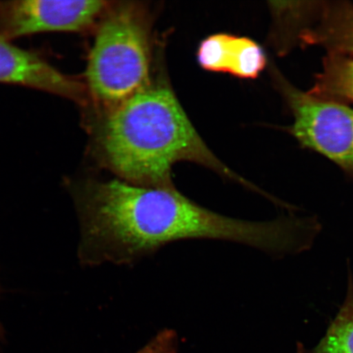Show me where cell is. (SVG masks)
Wrapping results in <instances>:
<instances>
[{"label": "cell", "instance_id": "cell-1", "mask_svg": "<svg viewBox=\"0 0 353 353\" xmlns=\"http://www.w3.org/2000/svg\"><path fill=\"white\" fill-rule=\"evenodd\" d=\"M81 225L79 258L85 266H131L163 247L187 240L239 243L281 255L310 246L305 219L250 222L216 213L174 188L88 179L70 188Z\"/></svg>", "mask_w": 353, "mask_h": 353}, {"label": "cell", "instance_id": "cell-2", "mask_svg": "<svg viewBox=\"0 0 353 353\" xmlns=\"http://www.w3.org/2000/svg\"><path fill=\"white\" fill-rule=\"evenodd\" d=\"M98 143L101 165L137 186L174 188V165L191 161L263 194L210 151L165 86L149 85L105 114Z\"/></svg>", "mask_w": 353, "mask_h": 353}, {"label": "cell", "instance_id": "cell-3", "mask_svg": "<svg viewBox=\"0 0 353 353\" xmlns=\"http://www.w3.org/2000/svg\"><path fill=\"white\" fill-rule=\"evenodd\" d=\"M110 6L101 17L85 72L86 88L107 114L149 86L151 28L143 7Z\"/></svg>", "mask_w": 353, "mask_h": 353}, {"label": "cell", "instance_id": "cell-4", "mask_svg": "<svg viewBox=\"0 0 353 353\" xmlns=\"http://www.w3.org/2000/svg\"><path fill=\"white\" fill-rule=\"evenodd\" d=\"M292 108L294 136L353 175V110L285 87Z\"/></svg>", "mask_w": 353, "mask_h": 353}, {"label": "cell", "instance_id": "cell-5", "mask_svg": "<svg viewBox=\"0 0 353 353\" xmlns=\"http://www.w3.org/2000/svg\"><path fill=\"white\" fill-rule=\"evenodd\" d=\"M112 3L100 0L0 1V37L48 32H82L101 19Z\"/></svg>", "mask_w": 353, "mask_h": 353}, {"label": "cell", "instance_id": "cell-6", "mask_svg": "<svg viewBox=\"0 0 353 353\" xmlns=\"http://www.w3.org/2000/svg\"><path fill=\"white\" fill-rule=\"evenodd\" d=\"M0 83L51 92L81 104L87 101V88L82 83L61 72L41 56L1 37Z\"/></svg>", "mask_w": 353, "mask_h": 353}, {"label": "cell", "instance_id": "cell-7", "mask_svg": "<svg viewBox=\"0 0 353 353\" xmlns=\"http://www.w3.org/2000/svg\"><path fill=\"white\" fill-rule=\"evenodd\" d=\"M301 39L309 44L325 47L330 54L353 57V6L347 3H326L320 22L307 29Z\"/></svg>", "mask_w": 353, "mask_h": 353}, {"label": "cell", "instance_id": "cell-8", "mask_svg": "<svg viewBox=\"0 0 353 353\" xmlns=\"http://www.w3.org/2000/svg\"><path fill=\"white\" fill-rule=\"evenodd\" d=\"M308 94L316 99L336 101H353V59L330 54L324 61L323 72L316 78Z\"/></svg>", "mask_w": 353, "mask_h": 353}, {"label": "cell", "instance_id": "cell-9", "mask_svg": "<svg viewBox=\"0 0 353 353\" xmlns=\"http://www.w3.org/2000/svg\"><path fill=\"white\" fill-rule=\"evenodd\" d=\"M296 353H353V279L350 270L345 300L324 336L312 348L298 343Z\"/></svg>", "mask_w": 353, "mask_h": 353}, {"label": "cell", "instance_id": "cell-10", "mask_svg": "<svg viewBox=\"0 0 353 353\" xmlns=\"http://www.w3.org/2000/svg\"><path fill=\"white\" fill-rule=\"evenodd\" d=\"M266 64L263 48L257 43L249 38L231 35L228 73L241 79H256Z\"/></svg>", "mask_w": 353, "mask_h": 353}, {"label": "cell", "instance_id": "cell-11", "mask_svg": "<svg viewBox=\"0 0 353 353\" xmlns=\"http://www.w3.org/2000/svg\"><path fill=\"white\" fill-rule=\"evenodd\" d=\"M231 35L224 33L212 34L201 43L197 60L203 69L211 72H228Z\"/></svg>", "mask_w": 353, "mask_h": 353}, {"label": "cell", "instance_id": "cell-12", "mask_svg": "<svg viewBox=\"0 0 353 353\" xmlns=\"http://www.w3.org/2000/svg\"><path fill=\"white\" fill-rule=\"evenodd\" d=\"M178 334L170 329L162 330L136 353H176Z\"/></svg>", "mask_w": 353, "mask_h": 353}, {"label": "cell", "instance_id": "cell-13", "mask_svg": "<svg viewBox=\"0 0 353 353\" xmlns=\"http://www.w3.org/2000/svg\"><path fill=\"white\" fill-rule=\"evenodd\" d=\"M0 293H1V288H0ZM4 331L1 323H0V341L3 339Z\"/></svg>", "mask_w": 353, "mask_h": 353}]
</instances>
